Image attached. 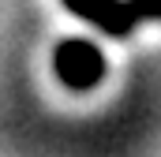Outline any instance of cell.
<instances>
[{
	"mask_svg": "<svg viewBox=\"0 0 161 157\" xmlns=\"http://www.w3.org/2000/svg\"><path fill=\"white\" fill-rule=\"evenodd\" d=\"M53 64H56L60 82L71 86V90H90V86H97L105 78V56H101V49L94 41H82V38H71L64 45H56Z\"/></svg>",
	"mask_w": 161,
	"mask_h": 157,
	"instance_id": "cell-2",
	"label": "cell"
},
{
	"mask_svg": "<svg viewBox=\"0 0 161 157\" xmlns=\"http://www.w3.org/2000/svg\"><path fill=\"white\" fill-rule=\"evenodd\" d=\"M64 8L116 41L127 38L135 26L161 19V0H64Z\"/></svg>",
	"mask_w": 161,
	"mask_h": 157,
	"instance_id": "cell-1",
	"label": "cell"
}]
</instances>
